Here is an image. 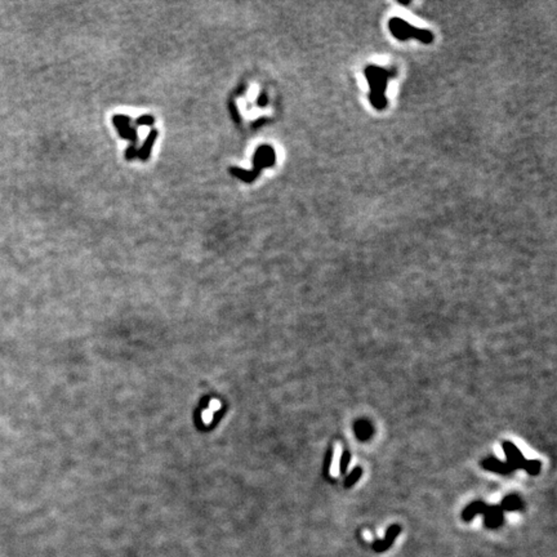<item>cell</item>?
Returning a JSON list of instances; mask_svg holds the SVG:
<instances>
[{"label": "cell", "mask_w": 557, "mask_h": 557, "mask_svg": "<svg viewBox=\"0 0 557 557\" xmlns=\"http://www.w3.org/2000/svg\"><path fill=\"white\" fill-rule=\"evenodd\" d=\"M274 163H275L274 150L271 149L270 146H260L259 149H257L256 154H254V159H253L254 171H244V169L232 167V168H230V171L234 177H238V178L241 179V181L253 182L254 179L257 178V175L259 174L260 169L264 168V167H272Z\"/></svg>", "instance_id": "1"}, {"label": "cell", "mask_w": 557, "mask_h": 557, "mask_svg": "<svg viewBox=\"0 0 557 557\" xmlns=\"http://www.w3.org/2000/svg\"><path fill=\"white\" fill-rule=\"evenodd\" d=\"M366 76L370 82V86L373 90V105L382 109L385 107V97H383V89L386 86V79L388 74H386V71L383 70L376 69V67H370L366 70Z\"/></svg>", "instance_id": "2"}, {"label": "cell", "mask_w": 557, "mask_h": 557, "mask_svg": "<svg viewBox=\"0 0 557 557\" xmlns=\"http://www.w3.org/2000/svg\"><path fill=\"white\" fill-rule=\"evenodd\" d=\"M389 27H391V33L399 39H408L410 37H414L417 39L422 40L423 43H429L432 40V35L428 31L425 30H418L414 29L409 23H406L405 21L400 20V18H393L389 22Z\"/></svg>", "instance_id": "3"}, {"label": "cell", "mask_w": 557, "mask_h": 557, "mask_svg": "<svg viewBox=\"0 0 557 557\" xmlns=\"http://www.w3.org/2000/svg\"><path fill=\"white\" fill-rule=\"evenodd\" d=\"M112 123H114V126H115L116 129H118V132H119V135L122 138L129 139V141L132 142L133 146L137 145V142H138L137 129L133 128V127L130 126L132 120H130L129 116L126 115L112 116Z\"/></svg>", "instance_id": "4"}, {"label": "cell", "mask_w": 557, "mask_h": 557, "mask_svg": "<svg viewBox=\"0 0 557 557\" xmlns=\"http://www.w3.org/2000/svg\"><path fill=\"white\" fill-rule=\"evenodd\" d=\"M502 446H503V450L506 453V457H507L508 465L512 466L514 470H518V468L524 467L526 459L524 458V455H522V453L520 452V449L517 446H514L511 441H505L502 444Z\"/></svg>", "instance_id": "5"}, {"label": "cell", "mask_w": 557, "mask_h": 557, "mask_svg": "<svg viewBox=\"0 0 557 557\" xmlns=\"http://www.w3.org/2000/svg\"><path fill=\"white\" fill-rule=\"evenodd\" d=\"M481 466L485 470H488V471L497 472V473H501V475H508L512 471H514L512 466L508 465L507 462H502L497 458L485 459V461L481 462Z\"/></svg>", "instance_id": "6"}, {"label": "cell", "mask_w": 557, "mask_h": 557, "mask_svg": "<svg viewBox=\"0 0 557 557\" xmlns=\"http://www.w3.org/2000/svg\"><path fill=\"white\" fill-rule=\"evenodd\" d=\"M400 530H401V527H400L399 525H392V526H389V529L387 530L386 538H385L383 541L374 542V544H373V548H374L377 552H382V551H386L387 548H388L389 546H391V544L395 542L396 537H397V534L400 533Z\"/></svg>", "instance_id": "7"}, {"label": "cell", "mask_w": 557, "mask_h": 557, "mask_svg": "<svg viewBox=\"0 0 557 557\" xmlns=\"http://www.w3.org/2000/svg\"><path fill=\"white\" fill-rule=\"evenodd\" d=\"M156 138H158V130H156V129H152L151 132L149 133V135L146 137V139H145V142H143L142 147L138 150V152H137V158L141 159L142 162H146V160H149L150 154H151L152 146H154V143H155Z\"/></svg>", "instance_id": "8"}, {"label": "cell", "mask_w": 557, "mask_h": 557, "mask_svg": "<svg viewBox=\"0 0 557 557\" xmlns=\"http://www.w3.org/2000/svg\"><path fill=\"white\" fill-rule=\"evenodd\" d=\"M502 508L501 507H489L486 508V511L484 512L485 516V524L488 525V527H498L502 524Z\"/></svg>", "instance_id": "9"}, {"label": "cell", "mask_w": 557, "mask_h": 557, "mask_svg": "<svg viewBox=\"0 0 557 557\" xmlns=\"http://www.w3.org/2000/svg\"><path fill=\"white\" fill-rule=\"evenodd\" d=\"M486 508H488V506L484 505L482 502H475V503H472V505H470L466 508L463 514H462V517H463L465 521H470L475 517L477 514H484L486 511Z\"/></svg>", "instance_id": "10"}, {"label": "cell", "mask_w": 557, "mask_h": 557, "mask_svg": "<svg viewBox=\"0 0 557 557\" xmlns=\"http://www.w3.org/2000/svg\"><path fill=\"white\" fill-rule=\"evenodd\" d=\"M219 408H221V401L219 400H212L211 404H209L208 409H205L204 412H203V414H201V419H203V422L205 423V425H209V423L213 421V417H214V413H217L218 410H219Z\"/></svg>", "instance_id": "11"}, {"label": "cell", "mask_w": 557, "mask_h": 557, "mask_svg": "<svg viewBox=\"0 0 557 557\" xmlns=\"http://www.w3.org/2000/svg\"><path fill=\"white\" fill-rule=\"evenodd\" d=\"M522 507L520 498L517 495H510V497L505 498L502 502V510L506 511H514V510H520Z\"/></svg>", "instance_id": "12"}, {"label": "cell", "mask_w": 557, "mask_h": 557, "mask_svg": "<svg viewBox=\"0 0 557 557\" xmlns=\"http://www.w3.org/2000/svg\"><path fill=\"white\" fill-rule=\"evenodd\" d=\"M355 429H356L357 437L361 438V440H366L370 436V433H372V427H370V425L366 421L357 422Z\"/></svg>", "instance_id": "13"}, {"label": "cell", "mask_w": 557, "mask_h": 557, "mask_svg": "<svg viewBox=\"0 0 557 557\" xmlns=\"http://www.w3.org/2000/svg\"><path fill=\"white\" fill-rule=\"evenodd\" d=\"M361 475H363V468H360V467L355 468V470H353V471L351 472L348 476H347L346 481H344L346 488H351L352 485H355V482H356L357 480L361 477Z\"/></svg>", "instance_id": "14"}, {"label": "cell", "mask_w": 557, "mask_h": 557, "mask_svg": "<svg viewBox=\"0 0 557 557\" xmlns=\"http://www.w3.org/2000/svg\"><path fill=\"white\" fill-rule=\"evenodd\" d=\"M522 470L527 471L530 475H538L541 471V462L539 461H526Z\"/></svg>", "instance_id": "15"}, {"label": "cell", "mask_w": 557, "mask_h": 557, "mask_svg": "<svg viewBox=\"0 0 557 557\" xmlns=\"http://www.w3.org/2000/svg\"><path fill=\"white\" fill-rule=\"evenodd\" d=\"M349 461H351V454H349L348 452L343 453L342 457H341V465H340V471H341V473H342V475H344V473H346Z\"/></svg>", "instance_id": "16"}, {"label": "cell", "mask_w": 557, "mask_h": 557, "mask_svg": "<svg viewBox=\"0 0 557 557\" xmlns=\"http://www.w3.org/2000/svg\"><path fill=\"white\" fill-rule=\"evenodd\" d=\"M154 120H155V119H154V116L142 115V116H139L138 119L135 120V126H138V127L152 126V124H154Z\"/></svg>", "instance_id": "17"}, {"label": "cell", "mask_w": 557, "mask_h": 557, "mask_svg": "<svg viewBox=\"0 0 557 557\" xmlns=\"http://www.w3.org/2000/svg\"><path fill=\"white\" fill-rule=\"evenodd\" d=\"M137 152H138L137 147H135V146H133V145H130L126 151V159H127V160H133L134 158H137Z\"/></svg>", "instance_id": "18"}, {"label": "cell", "mask_w": 557, "mask_h": 557, "mask_svg": "<svg viewBox=\"0 0 557 557\" xmlns=\"http://www.w3.org/2000/svg\"><path fill=\"white\" fill-rule=\"evenodd\" d=\"M332 459H333V449H329L327 453V459H325V466H324V470H325V475H328V470H329L330 465H332Z\"/></svg>", "instance_id": "19"}, {"label": "cell", "mask_w": 557, "mask_h": 557, "mask_svg": "<svg viewBox=\"0 0 557 557\" xmlns=\"http://www.w3.org/2000/svg\"><path fill=\"white\" fill-rule=\"evenodd\" d=\"M257 102L259 103V106H264V105H266V102H267V98H266V96H264V94H262V96H260L259 98L257 99Z\"/></svg>", "instance_id": "20"}]
</instances>
